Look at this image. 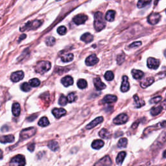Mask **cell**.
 <instances>
[{"label":"cell","instance_id":"cell-13","mask_svg":"<svg viewBox=\"0 0 166 166\" xmlns=\"http://www.w3.org/2000/svg\"><path fill=\"white\" fill-rule=\"evenodd\" d=\"M99 62V58L95 54H92L86 59V64L89 66L96 64Z\"/></svg>","mask_w":166,"mask_h":166},{"label":"cell","instance_id":"cell-32","mask_svg":"<svg viewBox=\"0 0 166 166\" xmlns=\"http://www.w3.org/2000/svg\"><path fill=\"white\" fill-rule=\"evenodd\" d=\"M48 147L51 150L53 151H57L59 149V146H58V143L56 141H51L48 144Z\"/></svg>","mask_w":166,"mask_h":166},{"label":"cell","instance_id":"cell-54","mask_svg":"<svg viewBox=\"0 0 166 166\" xmlns=\"http://www.w3.org/2000/svg\"><path fill=\"white\" fill-rule=\"evenodd\" d=\"M165 12H166V10H165Z\"/></svg>","mask_w":166,"mask_h":166},{"label":"cell","instance_id":"cell-1","mask_svg":"<svg viewBox=\"0 0 166 166\" xmlns=\"http://www.w3.org/2000/svg\"><path fill=\"white\" fill-rule=\"evenodd\" d=\"M94 28L97 31H101L106 26V22L103 18V13L98 12L94 15Z\"/></svg>","mask_w":166,"mask_h":166},{"label":"cell","instance_id":"cell-31","mask_svg":"<svg viewBox=\"0 0 166 166\" xmlns=\"http://www.w3.org/2000/svg\"><path fill=\"white\" fill-rule=\"evenodd\" d=\"M152 0H139L138 2L137 7L139 9L143 8L145 7H146L147 5H149L151 3Z\"/></svg>","mask_w":166,"mask_h":166},{"label":"cell","instance_id":"cell-15","mask_svg":"<svg viewBox=\"0 0 166 166\" xmlns=\"http://www.w3.org/2000/svg\"><path fill=\"white\" fill-rule=\"evenodd\" d=\"M93 84H94L96 89L98 90H101L106 88V85L102 82L100 78H95L93 79Z\"/></svg>","mask_w":166,"mask_h":166},{"label":"cell","instance_id":"cell-43","mask_svg":"<svg viewBox=\"0 0 166 166\" xmlns=\"http://www.w3.org/2000/svg\"><path fill=\"white\" fill-rule=\"evenodd\" d=\"M55 44V39L54 37L50 36L46 40V44L48 46H52Z\"/></svg>","mask_w":166,"mask_h":166},{"label":"cell","instance_id":"cell-23","mask_svg":"<svg viewBox=\"0 0 166 166\" xmlns=\"http://www.w3.org/2000/svg\"><path fill=\"white\" fill-rule=\"evenodd\" d=\"M81 40L83 42H84L85 43H90L93 41V36L92 34L89 33H86L83 35H82Z\"/></svg>","mask_w":166,"mask_h":166},{"label":"cell","instance_id":"cell-35","mask_svg":"<svg viewBox=\"0 0 166 166\" xmlns=\"http://www.w3.org/2000/svg\"><path fill=\"white\" fill-rule=\"evenodd\" d=\"M87 82L84 79H79L77 81V86L80 89H84L87 87Z\"/></svg>","mask_w":166,"mask_h":166},{"label":"cell","instance_id":"cell-28","mask_svg":"<svg viewBox=\"0 0 166 166\" xmlns=\"http://www.w3.org/2000/svg\"><path fill=\"white\" fill-rule=\"evenodd\" d=\"M115 15H116V12L114 10H110L106 14L105 19L107 21H108V22H113L114 20V18H115Z\"/></svg>","mask_w":166,"mask_h":166},{"label":"cell","instance_id":"cell-47","mask_svg":"<svg viewBox=\"0 0 166 166\" xmlns=\"http://www.w3.org/2000/svg\"><path fill=\"white\" fill-rule=\"evenodd\" d=\"M141 45V42H135L133 43L132 44H130L129 46V47L130 48H134V47H139Z\"/></svg>","mask_w":166,"mask_h":166},{"label":"cell","instance_id":"cell-39","mask_svg":"<svg viewBox=\"0 0 166 166\" xmlns=\"http://www.w3.org/2000/svg\"><path fill=\"white\" fill-rule=\"evenodd\" d=\"M29 84L32 87H38L40 84V81L36 78L33 79L29 81Z\"/></svg>","mask_w":166,"mask_h":166},{"label":"cell","instance_id":"cell-40","mask_svg":"<svg viewBox=\"0 0 166 166\" xmlns=\"http://www.w3.org/2000/svg\"><path fill=\"white\" fill-rule=\"evenodd\" d=\"M114 78V75L113 74V72L111 71H108L105 73V79L106 81H112L113 80Z\"/></svg>","mask_w":166,"mask_h":166},{"label":"cell","instance_id":"cell-17","mask_svg":"<svg viewBox=\"0 0 166 166\" xmlns=\"http://www.w3.org/2000/svg\"><path fill=\"white\" fill-rule=\"evenodd\" d=\"M52 113L56 118L58 119L66 114V110H65L64 108H54L52 110Z\"/></svg>","mask_w":166,"mask_h":166},{"label":"cell","instance_id":"cell-38","mask_svg":"<svg viewBox=\"0 0 166 166\" xmlns=\"http://www.w3.org/2000/svg\"><path fill=\"white\" fill-rule=\"evenodd\" d=\"M31 87H32V86L30 85L29 83L27 82H23V84L21 85V89H22L23 92H29L31 90Z\"/></svg>","mask_w":166,"mask_h":166},{"label":"cell","instance_id":"cell-49","mask_svg":"<svg viewBox=\"0 0 166 166\" xmlns=\"http://www.w3.org/2000/svg\"><path fill=\"white\" fill-rule=\"evenodd\" d=\"M26 38V35L25 34H22V36H20V39H19V40H18V42H20V41H22V40H23L24 39H25Z\"/></svg>","mask_w":166,"mask_h":166},{"label":"cell","instance_id":"cell-46","mask_svg":"<svg viewBox=\"0 0 166 166\" xmlns=\"http://www.w3.org/2000/svg\"><path fill=\"white\" fill-rule=\"evenodd\" d=\"M161 100H162V97L157 96V97H156V98L152 99L150 101V103L151 104H157V103H158L160 101H161Z\"/></svg>","mask_w":166,"mask_h":166},{"label":"cell","instance_id":"cell-27","mask_svg":"<svg viewBox=\"0 0 166 166\" xmlns=\"http://www.w3.org/2000/svg\"><path fill=\"white\" fill-rule=\"evenodd\" d=\"M103 145H104V141L101 140H96L95 141H93L92 143V148L96 150L100 149L103 147Z\"/></svg>","mask_w":166,"mask_h":166},{"label":"cell","instance_id":"cell-5","mask_svg":"<svg viewBox=\"0 0 166 166\" xmlns=\"http://www.w3.org/2000/svg\"><path fill=\"white\" fill-rule=\"evenodd\" d=\"M166 142V129L163 131L160 134V136L158 137L157 141L153 144V147L154 149H159L161 148L165 143Z\"/></svg>","mask_w":166,"mask_h":166},{"label":"cell","instance_id":"cell-50","mask_svg":"<svg viewBox=\"0 0 166 166\" xmlns=\"http://www.w3.org/2000/svg\"><path fill=\"white\" fill-rule=\"evenodd\" d=\"M162 106H163L165 109H166V100H165V101L162 103Z\"/></svg>","mask_w":166,"mask_h":166},{"label":"cell","instance_id":"cell-24","mask_svg":"<svg viewBox=\"0 0 166 166\" xmlns=\"http://www.w3.org/2000/svg\"><path fill=\"white\" fill-rule=\"evenodd\" d=\"M15 141V136L13 135H7V136H3L1 138V142L2 143H7L13 142Z\"/></svg>","mask_w":166,"mask_h":166},{"label":"cell","instance_id":"cell-16","mask_svg":"<svg viewBox=\"0 0 166 166\" xmlns=\"http://www.w3.org/2000/svg\"><path fill=\"white\" fill-rule=\"evenodd\" d=\"M129 88L130 84L129 81H128V77L127 76H123L122 86H121V90L123 92H126L129 90Z\"/></svg>","mask_w":166,"mask_h":166},{"label":"cell","instance_id":"cell-45","mask_svg":"<svg viewBox=\"0 0 166 166\" xmlns=\"http://www.w3.org/2000/svg\"><path fill=\"white\" fill-rule=\"evenodd\" d=\"M124 60V55L123 53L117 56V64H122Z\"/></svg>","mask_w":166,"mask_h":166},{"label":"cell","instance_id":"cell-12","mask_svg":"<svg viewBox=\"0 0 166 166\" xmlns=\"http://www.w3.org/2000/svg\"><path fill=\"white\" fill-rule=\"evenodd\" d=\"M128 121V116L125 114H122L117 116L114 119V123L116 124H122L125 123Z\"/></svg>","mask_w":166,"mask_h":166},{"label":"cell","instance_id":"cell-21","mask_svg":"<svg viewBox=\"0 0 166 166\" xmlns=\"http://www.w3.org/2000/svg\"><path fill=\"white\" fill-rule=\"evenodd\" d=\"M154 81V79L153 77H148L141 82V86L143 88H146L148 86H151Z\"/></svg>","mask_w":166,"mask_h":166},{"label":"cell","instance_id":"cell-4","mask_svg":"<svg viewBox=\"0 0 166 166\" xmlns=\"http://www.w3.org/2000/svg\"><path fill=\"white\" fill-rule=\"evenodd\" d=\"M36 129L34 127H29L27 129H23L20 133V137L22 138V140H25L28 139L31 136H34L36 134Z\"/></svg>","mask_w":166,"mask_h":166},{"label":"cell","instance_id":"cell-2","mask_svg":"<svg viewBox=\"0 0 166 166\" xmlns=\"http://www.w3.org/2000/svg\"><path fill=\"white\" fill-rule=\"evenodd\" d=\"M51 68V63L47 61H40L38 62L35 66V71L39 74H44Z\"/></svg>","mask_w":166,"mask_h":166},{"label":"cell","instance_id":"cell-29","mask_svg":"<svg viewBox=\"0 0 166 166\" xmlns=\"http://www.w3.org/2000/svg\"><path fill=\"white\" fill-rule=\"evenodd\" d=\"M132 75L133 77L135 79H140L143 77L144 74L143 71L138 70H132Z\"/></svg>","mask_w":166,"mask_h":166},{"label":"cell","instance_id":"cell-33","mask_svg":"<svg viewBox=\"0 0 166 166\" xmlns=\"http://www.w3.org/2000/svg\"><path fill=\"white\" fill-rule=\"evenodd\" d=\"M110 133H109V131L106 129H103L99 132V136L104 138V139H108L110 137Z\"/></svg>","mask_w":166,"mask_h":166},{"label":"cell","instance_id":"cell-52","mask_svg":"<svg viewBox=\"0 0 166 166\" xmlns=\"http://www.w3.org/2000/svg\"><path fill=\"white\" fill-rule=\"evenodd\" d=\"M164 55H165V57H166V50L164 51Z\"/></svg>","mask_w":166,"mask_h":166},{"label":"cell","instance_id":"cell-9","mask_svg":"<svg viewBox=\"0 0 166 166\" xmlns=\"http://www.w3.org/2000/svg\"><path fill=\"white\" fill-rule=\"evenodd\" d=\"M88 20V16L83 15V14H80L75 16L74 18H73V22H74L76 25H81V24L84 23Z\"/></svg>","mask_w":166,"mask_h":166},{"label":"cell","instance_id":"cell-14","mask_svg":"<svg viewBox=\"0 0 166 166\" xmlns=\"http://www.w3.org/2000/svg\"><path fill=\"white\" fill-rule=\"evenodd\" d=\"M103 122V117H98L95 118L94 120H93L92 122L90 123L86 127V129L90 130L93 129V127H95V126L98 125L99 123H101Z\"/></svg>","mask_w":166,"mask_h":166},{"label":"cell","instance_id":"cell-53","mask_svg":"<svg viewBox=\"0 0 166 166\" xmlns=\"http://www.w3.org/2000/svg\"><path fill=\"white\" fill-rule=\"evenodd\" d=\"M56 1H60V0H56Z\"/></svg>","mask_w":166,"mask_h":166},{"label":"cell","instance_id":"cell-18","mask_svg":"<svg viewBox=\"0 0 166 166\" xmlns=\"http://www.w3.org/2000/svg\"><path fill=\"white\" fill-rule=\"evenodd\" d=\"M61 82L66 87H68V86H70L74 84V79L71 76H66L62 79Z\"/></svg>","mask_w":166,"mask_h":166},{"label":"cell","instance_id":"cell-26","mask_svg":"<svg viewBox=\"0 0 166 166\" xmlns=\"http://www.w3.org/2000/svg\"><path fill=\"white\" fill-rule=\"evenodd\" d=\"M134 105L136 108H140V107L145 105V101L143 100L138 98V96L137 95H135L134 96Z\"/></svg>","mask_w":166,"mask_h":166},{"label":"cell","instance_id":"cell-22","mask_svg":"<svg viewBox=\"0 0 166 166\" xmlns=\"http://www.w3.org/2000/svg\"><path fill=\"white\" fill-rule=\"evenodd\" d=\"M21 108L20 104L18 103H15L13 104L12 107V112L15 116H18L20 114Z\"/></svg>","mask_w":166,"mask_h":166},{"label":"cell","instance_id":"cell-19","mask_svg":"<svg viewBox=\"0 0 166 166\" xmlns=\"http://www.w3.org/2000/svg\"><path fill=\"white\" fill-rule=\"evenodd\" d=\"M112 164L111 159L108 157V156H106L105 157L101 159L98 163H96L95 165H109Z\"/></svg>","mask_w":166,"mask_h":166},{"label":"cell","instance_id":"cell-34","mask_svg":"<svg viewBox=\"0 0 166 166\" xmlns=\"http://www.w3.org/2000/svg\"><path fill=\"white\" fill-rule=\"evenodd\" d=\"M61 59H62V61L63 62H71L73 59H74V55L71 53L65 55H64V56L62 57Z\"/></svg>","mask_w":166,"mask_h":166},{"label":"cell","instance_id":"cell-42","mask_svg":"<svg viewBox=\"0 0 166 166\" xmlns=\"http://www.w3.org/2000/svg\"><path fill=\"white\" fill-rule=\"evenodd\" d=\"M127 140L126 138H122V139L119 140L118 143H117V145H118V147L120 148L125 147L127 146Z\"/></svg>","mask_w":166,"mask_h":166},{"label":"cell","instance_id":"cell-7","mask_svg":"<svg viewBox=\"0 0 166 166\" xmlns=\"http://www.w3.org/2000/svg\"><path fill=\"white\" fill-rule=\"evenodd\" d=\"M10 164L16 165H25V160L23 155L18 154L13 157L10 160Z\"/></svg>","mask_w":166,"mask_h":166},{"label":"cell","instance_id":"cell-11","mask_svg":"<svg viewBox=\"0 0 166 166\" xmlns=\"http://www.w3.org/2000/svg\"><path fill=\"white\" fill-rule=\"evenodd\" d=\"M24 77V74L22 71H17L14 72L10 76V79L14 82H17L23 79Z\"/></svg>","mask_w":166,"mask_h":166},{"label":"cell","instance_id":"cell-51","mask_svg":"<svg viewBox=\"0 0 166 166\" xmlns=\"http://www.w3.org/2000/svg\"><path fill=\"white\" fill-rule=\"evenodd\" d=\"M163 157H164V158H166V150L164 152V153H163Z\"/></svg>","mask_w":166,"mask_h":166},{"label":"cell","instance_id":"cell-10","mask_svg":"<svg viewBox=\"0 0 166 166\" xmlns=\"http://www.w3.org/2000/svg\"><path fill=\"white\" fill-rule=\"evenodd\" d=\"M159 66H160V61L158 59L152 57H149L147 59V66L149 68L157 70Z\"/></svg>","mask_w":166,"mask_h":166},{"label":"cell","instance_id":"cell-36","mask_svg":"<svg viewBox=\"0 0 166 166\" xmlns=\"http://www.w3.org/2000/svg\"><path fill=\"white\" fill-rule=\"evenodd\" d=\"M49 124H50V122L48 121L47 118L46 117H42L39 122V125L41 127H46Z\"/></svg>","mask_w":166,"mask_h":166},{"label":"cell","instance_id":"cell-6","mask_svg":"<svg viewBox=\"0 0 166 166\" xmlns=\"http://www.w3.org/2000/svg\"><path fill=\"white\" fill-rule=\"evenodd\" d=\"M165 126H166V121H162V122L157 123V124H155V125L151 126V127H149L148 128H147V129L145 130L143 134L144 135L149 134L154 130H157L158 129H162V128H163Z\"/></svg>","mask_w":166,"mask_h":166},{"label":"cell","instance_id":"cell-20","mask_svg":"<svg viewBox=\"0 0 166 166\" xmlns=\"http://www.w3.org/2000/svg\"><path fill=\"white\" fill-rule=\"evenodd\" d=\"M117 101V97L114 95H106L103 99L104 103H114Z\"/></svg>","mask_w":166,"mask_h":166},{"label":"cell","instance_id":"cell-25","mask_svg":"<svg viewBox=\"0 0 166 166\" xmlns=\"http://www.w3.org/2000/svg\"><path fill=\"white\" fill-rule=\"evenodd\" d=\"M162 110H163V106H162V105L154 106L153 108H151V114L153 116H156L158 115L159 114H160V112L162 111Z\"/></svg>","mask_w":166,"mask_h":166},{"label":"cell","instance_id":"cell-30","mask_svg":"<svg viewBox=\"0 0 166 166\" xmlns=\"http://www.w3.org/2000/svg\"><path fill=\"white\" fill-rule=\"evenodd\" d=\"M125 157H126V153H125V152L122 151V152H121V153H119L118 154V155H117V158H116L117 164H119V165L122 164L123 163V162L124 160V158H125Z\"/></svg>","mask_w":166,"mask_h":166},{"label":"cell","instance_id":"cell-48","mask_svg":"<svg viewBox=\"0 0 166 166\" xmlns=\"http://www.w3.org/2000/svg\"><path fill=\"white\" fill-rule=\"evenodd\" d=\"M34 143H31L28 145V147H27V149H28V150H29V151L31 152H33L34 149Z\"/></svg>","mask_w":166,"mask_h":166},{"label":"cell","instance_id":"cell-8","mask_svg":"<svg viewBox=\"0 0 166 166\" xmlns=\"http://www.w3.org/2000/svg\"><path fill=\"white\" fill-rule=\"evenodd\" d=\"M161 18V16L159 13H151V15L148 16L147 22L149 23L151 25H156L160 22Z\"/></svg>","mask_w":166,"mask_h":166},{"label":"cell","instance_id":"cell-37","mask_svg":"<svg viewBox=\"0 0 166 166\" xmlns=\"http://www.w3.org/2000/svg\"><path fill=\"white\" fill-rule=\"evenodd\" d=\"M68 102V98H66L65 95H62L60 97V99L58 100V104L61 106H65Z\"/></svg>","mask_w":166,"mask_h":166},{"label":"cell","instance_id":"cell-3","mask_svg":"<svg viewBox=\"0 0 166 166\" xmlns=\"http://www.w3.org/2000/svg\"><path fill=\"white\" fill-rule=\"evenodd\" d=\"M42 20H33L30 21L25 24V25L23 26L20 28L21 31H29V30H34L36 29L37 28L42 25Z\"/></svg>","mask_w":166,"mask_h":166},{"label":"cell","instance_id":"cell-41","mask_svg":"<svg viewBox=\"0 0 166 166\" xmlns=\"http://www.w3.org/2000/svg\"><path fill=\"white\" fill-rule=\"evenodd\" d=\"M68 100L69 103L74 102L77 98V96L75 95V93H70L68 95Z\"/></svg>","mask_w":166,"mask_h":166},{"label":"cell","instance_id":"cell-44","mask_svg":"<svg viewBox=\"0 0 166 166\" xmlns=\"http://www.w3.org/2000/svg\"><path fill=\"white\" fill-rule=\"evenodd\" d=\"M67 29L64 26H60L57 29V33L60 34V35H64L66 33Z\"/></svg>","mask_w":166,"mask_h":166}]
</instances>
